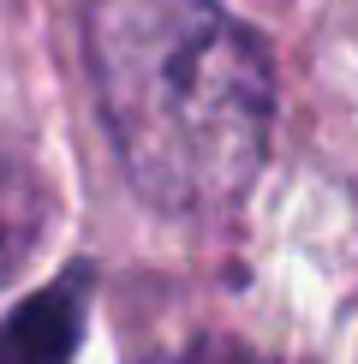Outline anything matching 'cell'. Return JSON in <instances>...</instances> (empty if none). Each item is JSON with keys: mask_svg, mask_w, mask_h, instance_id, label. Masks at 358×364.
<instances>
[{"mask_svg": "<svg viewBox=\"0 0 358 364\" xmlns=\"http://www.w3.org/2000/svg\"><path fill=\"white\" fill-rule=\"evenodd\" d=\"M90 72L108 144L161 215H227L268 156L275 66L215 0H90Z\"/></svg>", "mask_w": 358, "mask_h": 364, "instance_id": "obj_1", "label": "cell"}, {"mask_svg": "<svg viewBox=\"0 0 358 364\" xmlns=\"http://www.w3.org/2000/svg\"><path fill=\"white\" fill-rule=\"evenodd\" d=\"M96 263H66L48 287L24 293L0 316V364H72L90 328Z\"/></svg>", "mask_w": 358, "mask_h": 364, "instance_id": "obj_2", "label": "cell"}, {"mask_svg": "<svg viewBox=\"0 0 358 364\" xmlns=\"http://www.w3.org/2000/svg\"><path fill=\"white\" fill-rule=\"evenodd\" d=\"M179 364H281V358H268V353H257V346H245L233 335H197Z\"/></svg>", "mask_w": 358, "mask_h": 364, "instance_id": "obj_3", "label": "cell"}, {"mask_svg": "<svg viewBox=\"0 0 358 364\" xmlns=\"http://www.w3.org/2000/svg\"><path fill=\"white\" fill-rule=\"evenodd\" d=\"M24 245H30V239H18V233H12L6 221H0V275H6V269H12V263L24 257Z\"/></svg>", "mask_w": 358, "mask_h": 364, "instance_id": "obj_4", "label": "cell"}]
</instances>
